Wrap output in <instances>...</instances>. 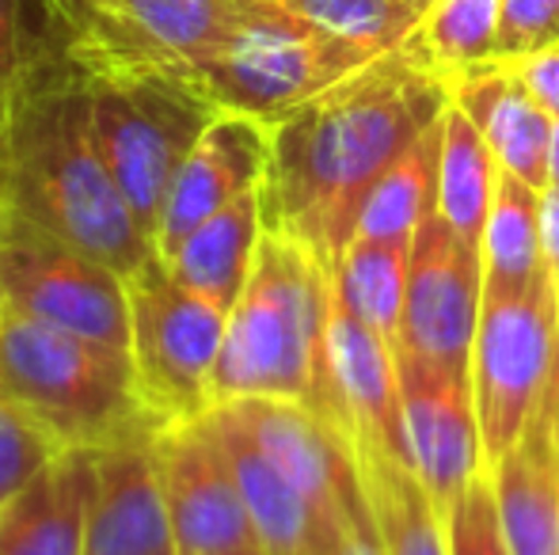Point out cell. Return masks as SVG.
Masks as SVG:
<instances>
[{
  "label": "cell",
  "instance_id": "cell-5",
  "mask_svg": "<svg viewBox=\"0 0 559 555\" xmlns=\"http://www.w3.org/2000/svg\"><path fill=\"white\" fill-rule=\"evenodd\" d=\"M84 81L99 156L141 229L156 237V221L176 183V171L183 168L187 153L210 126L217 107L194 76L171 69H130Z\"/></svg>",
  "mask_w": 559,
  "mask_h": 555
},
{
  "label": "cell",
  "instance_id": "cell-1",
  "mask_svg": "<svg viewBox=\"0 0 559 555\" xmlns=\"http://www.w3.org/2000/svg\"><path fill=\"white\" fill-rule=\"evenodd\" d=\"M449 107V84L400 46L271 126L266 229L332 267L354 237L361 198Z\"/></svg>",
  "mask_w": 559,
  "mask_h": 555
},
{
  "label": "cell",
  "instance_id": "cell-39",
  "mask_svg": "<svg viewBox=\"0 0 559 555\" xmlns=\"http://www.w3.org/2000/svg\"><path fill=\"white\" fill-rule=\"evenodd\" d=\"M0 396H4V388H0Z\"/></svg>",
  "mask_w": 559,
  "mask_h": 555
},
{
  "label": "cell",
  "instance_id": "cell-26",
  "mask_svg": "<svg viewBox=\"0 0 559 555\" xmlns=\"http://www.w3.org/2000/svg\"><path fill=\"white\" fill-rule=\"evenodd\" d=\"M407 267H412V244L396 240H366L354 237L343 255L332 263V281L343 304L373 327L392 350H400V324H404L407 301Z\"/></svg>",
  "mask_w": 559,
  "mask_h": 555
},
{
  "label": "cell",
  "instance_id": "cell-37",
  "mask_svg": "<svg viewBox=\"0 0 559 555\" xmlns=\"http://www.w3.org/2000/svg\"><path fill=\"white\" fill-rule=\"evenodd\" d=\"M533 419H540L548 430H552L556 445H559V354H556V370H552V381H548V393L540 400V411Z\"/></svg>",
  "mask_w": 559,
  "mask_h": 555
},
{
  "label": "cell",
  "instance_id": "cell-32",
  "mask_svg": "<svg viewBox=\"0 0 559 555\" xmlns=\"http://www.w3.org/2000/svg\"><path fill=\"white\" fill-rule=\"evenodd\" d=\"M559 38V0H502V31L495 58H518Z\"/></svg>",
  "mask_w": 559,
  "mask_h": 555
},
{
  "label": "cell",
  "instance_id": "cell-4",
  "mask_svg": "<svg viewBox=\"0 0 559 555\" xmlns=\"http://www.w3.org/2000/svg\"><path fill=\"white\" fill-rule=\"evenodd\" d=\"M0 388L43 419L69 449L99 453L156 437L130 358L4 309Z\"/></svg>",
  "mask_w": 559,
  "mask_h": 555
},
{
  "label": "cell",
  "instance_id": "cell-11",
  "mask_svg": "<svg viewBox=\"0 0 559 555\" xmlns=\"http://www.w3.org/2000/svg\"><path fill=\"white\" fill-rule=\"evenodd\" d=\"M484 297L487 286L479 244L456 237L435 209L412 240L396 358L468 377Z\"/></svg>",
  "mask_w": 559,
  "mask_h": 555
},
{
  "label": "cell",
  "instance_id": "cell-3",
  "mask_svg": "<svg viewBox=\"0 0 559 555\" xmlns=\"http://www.w3.org/2000/svg\"><path fill=\"white\" fill-rule=\"evenodd\" d=\"M332 289V267L320 255L278 229L263 232L248 286L228 312L210 388L214 408L236 400H297L328 419Z\"/></svg>",
  "mask_w": 559,
  "mask_h": 555
},
{
  "label": "cell",
  "instance_id": "cell-29",
  "mask_svg": "<svg viewBox=\"0 0 559 555\" xmlns=\"http://www.w3.org/2000/svg\"><path fill=\"white\" fill-rule=\"evenodd\" d=\"M309 27L354 43L369 53H392L419 27V8L407 0H271Z\"/></svg>",
  "mask_w": 559,
  "mask_h": 555
},
{
  "label": "cell",
  "instance_id": "cell-9",
  "mask_svg": "<svg viewBox=\"0 0 559 555\" xmlns=\"http://www.w3.org/2000/svg\"><path fill=\"white\" fill-rule=\"evenodd\" d=\"M559 354V286L487 293L472 342V400L484 430L487 468L502 460L540 411Z\"/></svg>",
  "mask_w": 559,
  "mask_h": 555
},
{
  "label": "cell",
  "instance_id": "cell-19",
  "mask_svg": "<svg viewBox=\"0 0 559 555\" xmlns=\"http://www.w3.org/2000/svg\"><path fill=\"white\" fill-rule=\"evenodd\" d=\"M449 104L461 107L472 126L491 145L495 160L507 176L545 191L548 186V145L552 119L525 92L518 73L502 58L472 65L449 76Z\"/></svg>",
  "mask_w": 559,
  "mask_h": 555
},
{
  "label": "cell",
  "instance_id": "cell-20",
  "mask_svg": "<svg viewBox=\"0 0 559 555\" xmlns=\"http://www.w3.org/2000/svg\"><path fill=\"white\" fill-rule=\"evenodd\" d=\"M84 555H176L153 442L99 449V483Z\"/></svg>",
  "mask_w": 559,
  "mask_h": 555
},
{
  "label": "cell",
  "instance_id": "cell-18",
  "mask_svg": "<svg viewBox=\"0 0 559 555\" xmlns=\"http://www.w3.org/2000/svg\"><path fill=\"white\" fill-rule=\"evenodd\" d=\"M99 483L96 449H66L0 506V555H84Z\"/></svg>",
  "mask_w": 559,
  "mask_h": 555
},
{
  "label": "cell",
  "instance_id": "cell-15",
  "mask_svg": "<svg viewBox=\"0 0 559 555\" xmlns=\"http://www.w3.org/2000/svg\"><path fill=\"white\" fill-rule=\"evenodd\" d=\"M271 168V126L251 114L217 111L202 130L194 148L187 153L183 168L156 221V255H171L187 232L199 229L206 217L225 209L240 194L259 191Z\"/></svg>",
  "mask_w": 559,
  "mask_h": 555
},
{
  "label": "cell",
  "instance_id": "cell-21",
  "mask_svg": "<svg viewBox=\"0 0 559 555\" xmlns=\"http://www.w3.org/2000/svg\"><path fill=\"white\" fill-rule=\"evenodd\" d=\"M263 232L266 206L263 186H259V191H248L236 202H228L214 217H206L194 232H187L176 244V252L164 255V263L187 289L214 301L217 309L233 312V304L240 301L243 286L251 278V267H255Z\"/></svg>",
  "mask_w": 559,
  "mask_h": 555
},
{
  "label": "cell",
  "instance_id": "cell-27",
  "mask_svg": "<svg viewBox=\"0 0 559 555\" xmlns=\"http://www.w3.org/2000/svg\"><path fill=\"white\" fill-rule=\"evenodd\" d=\"M435 191H438V126L427 130L404 156H396L381 171V179L369 186V194L361 198L358 221H354V237L412 244L419 225L435 214Z\"/></svg>",
  "mask_w": 559,
  "mask_h": 555
},
{
  "label": "cell",
  "instance_id": "cell-31",
  "mask_svg": "<svg viewBox=\"0 0 559 555\" xmlns=\"http://www.w3.org/2000/svg\"><path fill=\"white\" fill-rule=\"evenodd\" d=\"M449 555H514L502 533L491 468L442 514Z\"/></svg>",
  "mask_w": 559,
  "mask_h": 555
},
{
  "label": "cell",
  "instance_id": "cell-12",
  "mask_svg": "<svg viewBox=\"0 0 559 555\" xmlns=\"http://www.w3.org/2000/svg\"><path fill=\"white\" fill-rule=\"evenodd\" d=\"M153 457L160 468L176 555H263L206 415L156 430Z\"/></svg>",
  "mask_w": 559,
  "mask_h": 555
},
{
  "label": "cell",
  "instance_id": "cell-38",
  "mask_svg": "<svg viewBox=\"0 0 559 555\" xmlns=\"http://www.w3.org/2000/svg\"><path fill=\"white\" fill-rule=\"evenodd\" d=\"M407 4H415V8H419V12H423V8H427V4H435V0H407Z\"/></svg>",
  "mask_w": 559,
  "mask_h": 555
},
{
  "label": "cell",
  "instance_id": "cell-14",
  "mask_svg": "<svg viewBox=\"0 0 559 555\" xmlns=\"http://www.w3.org/2000/svg\"><path fill=\"white\" fill-rule=\"evenodd\" d=\"M222 408L243 422L259 449L301 491L332 536H338L346 514L366 503L350 442L309 403L297 400H236Z\"/></svg>",
  "mask_w": 559,
  "mask_h": 555
},
{
  "label": "cell",
  "instance_id": "cell-36",
  "mask_svg": "<svg viewBox=\"0 0 559 555\" xmlns=\"http://www.w3.org/2000/svg\"><path fill=\"white\" fill-rule=\"evenodd\" d=\"M540 248H545V267L559 286V183L540 191Z\"/></svg>",
  "mask_w": 559,
  "mask_h": 555
},
{
  "label": "cell",
  "instance_id": "cell-16",
  "mask_svg": "<svg viewBox=\"0 0 559 555\" xmlns=\"http://www.w3.org/2000/svg\"><path fill=\"white\" fill-rule=\"evenodd\" d=\"M328 396H332L328 419L335 430H343L346 442L366 437L407 460L400 358L373 327H366L346 309L335 289L328 316Z\"/></svg>",
  "mask_w": 559,
  "mask_h": 555
},
{
  "label": "cell",
  "instance_id": "cell-34",
  "mask_svg": "<svg viewBox=\"0 0 559 555\" xmlns=\"http://www.w3.org/2000/svg\"><path fill=\"white\" fill-rule=\"evenodd\" d=\"M332 555H389L381 529H377V521H373V510H369V498L358 506V510H350L343 518Z\"/></svg>",
  "mask_w": 559,
  "mask_h": 555
},
{
  "label": "cell",
  "instance_id": "cell-22",
  "mask_svg": "<svg viewBox=\"0 0 559 555\" xmlns=\"http://www.w3.org/2000/svg\"><path fill=\"white\" fill-rule=\"evenodd\" d=\"M502 533L514 555H559V445L540 419L491 464Z\"/></svg>",
  "mask_w": 559,
  "mask_h": 555
},
{
  "label": "cell",
  "instance_id": "cell-24",
  "mask_svg": "<svg viewBox=\"0 0 559 555\" xmlns=\"http://www.w3.org/2000/svg\"><path fill=\"white\" fill-rule=\"evenodd\" d=\"M499 160L461 107L449 104L438 122V191L435 209L456 237L479 244L495 191H499Z\"/></svg>",
  "mask_w": 559,
  "mask_h": 555
},
{
  "label": "cell",
  "instance_id": "cell-30",
  "mask_svg": "<svg viewBox=\"0 0 559 555\" xmlns=\"http://www.w3.org/2000/svg\"><path fill=\"white\" fill-rule=\"evenodd\" d=\"M69 445L12 396H0V506L15 498Z\"/></svg>",
  "mask_w": 559,
  "mask_h": 555
},
{
  "label": "cell",
  "instance_id": "cell-8",
  "mask_svg": "<svg viewBox=\"0 0 559 555\" xmlns=\"http://www.w3.org/2000/svg\"><path fill=\"white\" fill-rule=\"evenodd\" d=\"M373 58L381 53L324 35L271 0H259V12L199 69V88L217 111L251 114L274 126Z\"/></svg>",
  "mask_w": 559,
  "mask_h": 555
},
{
  "label": "cell",
  "instance_id": "cell-28",
  "mask_svg": "<svg viewBox=\"0 0 559 555\" xmlns=\"http://www.w3.org/2000/svg\"><path fill=\"white\" fill-rule=\"evenodd\" d=\"M502 0H435L423 8L419 27L404 43L419 65L442 81L484 65L499 53Z\"/></svg>",
  "mask_w": 559,
  "mask_h": 555
},
{
  "label": "cell",
  "instance_id": "cell-10",
  "mask_svg": "<svg viewBox=\"0 0 559 555\" xmlns=\"http://www.w3.org/2000/svg\"><path fill=\"white\" fill-rule=\"evenodd\" d=\"M0 309L130 358L126 275L20 221H0Z\"/></svg>",
  "mask_w": 559,
  "mask_h": 555
},
{
  "label": "cell",
  "instance_id": "cell-13",
  "mask_svg": "<svg viewBox=\"0 0 559 555\" xmlns=\"http://www.w3.org/2000/svg\"><path fill=\"white\" fill-rule=\"evenodd\" d=\"M400 396L407 464L438 514H445L487 472L472 381L461 373L400 362Z\"/></svg>",
  "mask_w": 559,
  "mask_h": 555
},
{
  "label": "cell",
  "instance_id": "cell-23",
  "mask_svg": "<svg viewBox=\"0 0 559 555\" xmlns=\"http://www.w3.org/2000/svg\"><path fill=\"white\" fill-rule=\"evenodd\" d=\"M350 449L389 555H449L445 521L415 480L412 464L366 437H354Z\"/></svg>",
  "mask_w": 559,
  "mask_h": 555
},
{
  "label": "cell",
  "instance_id": "cell-35",
  "mask_svg": "<svg viewBox=\"0 0 559 555\" xmlns=\"http://www.w3.org/2000/svg\"><path fill=\"white\" fill-rule=\"evenodd\" d=\"M23 69L27 61H23L20 0H0V96L20 81Z\"/></svg>",
  "mask_w": 559,
  "mask_h": 555
},
{
  "label": "cell",
  "instance_id": "cell-7",
  "mask_svg": "<svg viewBox=\"0 0 559 555\" xmlns=\"http://www.w3.org/2000/svg\"><path fill=\"white\" fill-rule=\"evenodd\" d=\"M130 289V362L138 396L156 430L214 408V370L228 312L187 289L160 255L126 278Z\"/></svg>",
  "mask_w": 559,
  "mask_h": 555
},
{
  "label": "cell",
  "instance_id": "cell-25",
  "mask_svg": "<svg viewBox=\"0 0 559 555\" xmlns=\"http://www.w3.org/2000/svg\"><path fill=\"white\" fill-rule=\"evenodd\" d=\"M479 255H484L487 293H525L552 278L545 267V248H540L537 186L502 171L484 237H479Z\"/></svg>",
  "mask_w": 559,
  "mask_h": 555
},
{
  "label": "cell",
  "instance_id": "cell-33",
  "mask_svg": "<svg viewBox=\"0 0 559 555\" xmlns=\"http://www.w3.org/2000/svg\"><path fill=\"white\" fill-rule=\"evenodd\" d=\"M518 73V81L525 84L533 99L540 104V111L552 122H559V38L545 43L530 53H518V58H502Z\"/></svg>",
  "mask_w": 559,
  "mask_h": 555
},
{
  "label": "cell",
  "instance_id": "cell-6",
  "mask_svg": "<svg viewBox=\"0 0 559 555\" xmlns=\"http://www.w3.org/2000/svg\"><path fill=\"white\" fill-rule=\"evenodd\" d=\"M81 76L199 69L259 12V0H43Z\"/></svg>",
  "mask_w": 559,
  "mask_h": 555
},
{
  "label": "cell",
  "instance_id": "cell-2",
  "mask_svg": "<svg viewBox=\"0 0 559 555\" xmlns=\"http://www.w3.org/2000/svg\"><path fill=\"white\" fill-rule=\"evenodd\" d=\"M0 221L38 229L130 278L156 255L92 137L88 81L35 76L0 96Z\"/></svg>",
  "mask_w": 559,
  "mask_h": 555
},
{
  "label": "cell",
  "instance_id": "cell-17",
  "mask_svg": "<svg viewBox=\"0 0 559 555\" xmlns=\"http://www.w3.org/2000/svg\"><path fill=\"white\" fill-rule=\"evenodd\" d=\"M206 422L233 468V480L240 487L243 510H248L263 555H332V529L305 503L301 491L282 475V468L259 449L243 422L222 403L206 411Z\"/></svg>",
  "mask_w": 559,
  "mask_h": 555
}]
</instances>
